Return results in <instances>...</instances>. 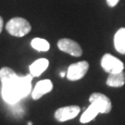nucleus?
Here are the masks:
<instances>
[{
    "mask_svg": "<svg viewBox=\"0 0 125 125\" xmlns=\"http://www.w3.org/2000/svg\"><path fill=\"white\" fill-rule=\"evenodd\" d=\"M32 77L31 73L18 76L10 68H2L0 70V81L2 83V97L5 102L14 105L26 97L31 91Z\"/></svg>",
    "mask_w": 125,
    "mask_h": 125,
    "instance_id": "obj_1",
    "label": "nucleus"
},
{
    "mask_svg": "<svg viewBox=\"0 0 125 125\" xmlns=\"http://www.w3.org/2000/svg\"><path fill=\"white\" fill-rule=\"evenodd\" d=\"M6 29L11 35L16 37H22L31 31V27L27 20L16 17L9 20V22L6 25Z\"/></svg>",
    "mask_w": 125,
    "mask_h": 125,
    "instance_id": "obj_2",
    "label": "nucleus"
},
{
    "mask_svg": "<svg viewBox=\"0 0 125 125\" xmlns=\"http://www.w3.org/2000/svg\"><path fill=\"white\" fill-rule=\"evenodd\" d=\"M101 66L107 73H117L123 72L124 64L119 58L110 54H105L101 59Z\"/></svg>",
    "mask_w": 125,
    "mask_h": 125,
    "instance_id": "obj_3",
    "label": "nucleus"
},
{
    "mask_svg": "<svg viewBox=\"0 0 125 125\" xmlns=\"http://www.w3.org/2000/svg\"><path fill=\"white\" fill-rule=\"evenodd\" d=\"M89 64L87 61H80L70 65L67 72V78L70 81H78L87 73Z\"/></svg>",
    "mask_w": 125,
    "mask_h": 125,
    "instance_id": "obj_4",
    "label": "nucleus"
},
{
    "mask_svg": "<svg viewBox=\"0 0 125 125\" xmlns=\"http://www.w3.org/2000/svg\"><path fill=\"white\" fill-rule=\"evenodd\" d=\"M90 103H94L95 107L98 108L100 113L107 114L111 110V101L107 95L101 93H94L90 95Z\"/></svg>",
    "mask_w": 125,
    "mask_h": 125,
    "instance_id": "obj_5",
    "label": "nucleus"
},
{
    "mask_svg": "<svg viewBox=\"0 0 125 125\" xmlns=\"http://www.w3.org/2000/svg\"><path fill=\"white\" fill-rule=\"evenodd\" d=\"M58 48L73 57H81L83 54V50L80 45L75 41L69 39V38H62L58 42Z\"/></svg>",
    "mask_w": 125,
    "mask_h": 125,
    "instance_id": "obj_6",
    "label": "nucleus"
},
{
    "mask_svg": "<svg viewBox=\"0 0 125 125\" xmlns=\"http://www.w3.org/2000/svg\"><path fill=\"white\" fill-rule=\"evenodd\" d=\"M80 107L78 106H68V107H60L55 112V118L58 121H66L74 119L80 113Z\"/></svg>",
    "mask_w": 125,
    "mask_h": 125,
    "instance_id": "obj_7",
    "label": "nucleus"
},
{
    "mask_svg": "<svg viewBox=\"0 0 125 125\" xmlns=\"http://www.w3.org/2000/svg\"><path fill=\"white\" fill-rule=\"evenodd\" d=\"M52 89H53V83L50 80L39 81L31 92V96L34 100H37L41 98L44 94L49 93Z\"/></svg>",
    "mask_w": 125,
    "mask_h": 125,
    "instance_id": "obj_8",
    "label": "nucleus"
},
{
    "mask_svg": "<svg viewBox=\"0 0 125 125\" xmlns=\"http://www.w3.org/2000/svg\"><path fill=\"white\" fill-rule=\"evenodd\" d=\"M49 61L46 58H39L30 65V73L33 77H38L47 69Z\"/></svg>",
    "mask_w": 125,
    "mask_h": 125,
    "instance_id": "obj_9",
    "label": "nucleus"
},
{
    "mask_svg": "<svg viewBox=\"0 0 125 125\" xmlns=\"http://www.w3.org/2000/svg\"><path fill=\"white\" fill-rule=\"evenodd\" d=\"M125 83V73L124 72L109 73L107 79V84L111 87H121Z\"/></svg>",
    "mask_w": 125,
    "mask_h": 125,
    "instance_id": "obj_10",
    "label": "nucleus"
},
{
    "mask_svg": "<svg viewBox=\"0 0 125 125\" xmlns=\"http://www.w3.org/2000/svg\"><path fill=\"white\" fill-rule=\"evenodd\" d=\"M115 48L120 54H125V28H121L114 37Z\"/></svg>",
    "mask_w": 125,
    "mask_h": 125,
    "instance_id": "obj_11",
    "label": "nucleus"
},
{
    "mask_svg": "<svg viewBox=\"0 0 125 125\" xmlns=\"http://www.w3.org/2000/svg\"><path fill=\"white\" fill-rule=\"evenodd\" d=\"M98 113H100L98 108L95 107V105L94 103H91V105L85 109V111L81 116L80 121L82 123H87V122L91 121L92 120H94V118L97 116Z\"/></svg>",
    "mask_w": 125,
    "mask_h": 125,
    "instance_id": "obj_12",
    "label": "nucleus"
},
{
    "mask_svg": "<svg viewBox=\"0 0 125 125\" xmlns=\"http://www.w3.org/2000/svg\"><path fill=\"white\" fill-rule=\"evenodd\" d=\"M31 45L33 49L39 52H46L50 48L49 43L43 38H34L31 42Z\"/></svg>",
    "mask_w": 125,
    "mask_h": 125,
    "instance_id": "obj_13",
    "label": "nucleus"
},
{
    "mask_svg": "<svg viewBox=\"0 0 125 125\" xmlns=\"http://www.w3.org/2000/svg\"><path fill=\"white\" fill-rule=\"evenodd\" d=\"M119 1L120 0H107V3L110 8H113V7H115V6L118 5Z\"/></svg>",
    "mask_w": 125,
    "mask_h": 125,
    "instance_id": "obj_14",
    "label": "nucleus"
},
{
    "mask_svg": "<svg viewBox=\"0 0 125 125\" xmlns=\"http://www.w3.org/2000/svg\"><path fill=\"white\" fill-rule=\"evenodd\" d=\"M3 26H4V21H3V18L0 16V33L3 30Z\"/></svg>",
    "mask_w": 125,
    "mask_h": 125,
    "instance_id": "obj_15",
    "label": "nucleus"
},
{
    "mask_svg": "<svg viewBox=\"0 0 125 125\" xmlns=\"http://www.w3.org/2000/svg\"><path fill=\"white\" fill-rule=\"evenodd\" d=\"M60 76H61V77H64V76H65V73H64V72H61V73H60Z\"/></svg>",
    "mask_w": 125,
    "mask_h": 125,
    "instance_id": "obj_16",
    "label": "nucleus"
}]
</instances>
